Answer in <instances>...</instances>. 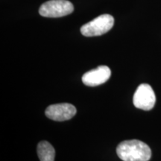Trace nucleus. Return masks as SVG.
Segmentation results:
<instances>
[{
  "mask_svg": "<svg viewBox=\"0 0 161 161\" xmlns=\"http://www.w3.org/2000/svg\"><path fill=\"white\" fill-rule=\"evenodd\" d=\"M116 153L123 161H148L152 157L149 146L137 140L120 142L116 148Z\"/></svg>",
  "mask_w": 161,
  "mask_h": 161,
  "instance_id": "obj_1",
  "label": "nucleus"
},
{
  "mask_svg": "<svg viewBox=\"0 0 161 161\" xmlns=\"http://www.w3.org/2000/svg\"><path fill=\"white\" fill-rule=\"evenodd\" d=\"M114 19L110 14H102L92 21L84 24L80 28V32L85 37H96L104 35L112 29Z\"/></svg>",
  "mask_w": 161,
  "mask_h": 161,
  "instance_id": "obj_2",
  "label": "nucleus"
},
{
  "mask_svg": "<svg viewBox=\"0 0 161 161\" xmlns=\"http://www.w3.org/2000/svg\"><path fill=\"white\" fill-rule=\"evenodd\" d=\"M74 6L67 0H49L43 3L39 9L40 14L45 17H60L70 14Z\"/></svg>",
  "mask_w": 161,
  "mask_h": 161,
  "instance_id": "obj_3",
  "label": "nucleus"
},
{
  "mask_svg": "<svg viewBox=\"0 0 161 161\" xmlns=\"http://www.w3.org/2000/svg\"><path fill=\"white\" fill-rule=\"evenodd\" d=\"M134 106L139 109L150 110L156 102L155 94L149 84H142L138 86L133 98Z\"/></svg>",
  "mask_w": 161,
  "mask_h": 161,
  "instance_id": "obj_4",
  "label": "nucleus"
},
{
  "mask_svg": "<svg viewBox=\"0 0 161 161\" xmlns=\"http://www.w3.org/2000/svg\"><path fill=\"white\" fill-rule=\"evenodd\" d=\"M45 114L50 119L62 122L73 117L76 114V108L69 103L52 104L46 108Z\"/></svg>",
  "mask_w": 161,
  "mask_h": 161,
  "instance_id": "obj_5",
  "label": "nucleus"
},
{
  "mask_svg": "<svg viewBox=\"0 0 161 161\" xmlns=\"http://www.w3.org/2000/svg\"><path fill=\"white\" fill-rule=\"evenodd\" d=\"M111 75V71L107 66H99L96 69L86 72L82 76V81L86 86H96L105 83Z\"/></svg>",
  "mask_w": 161,
  "mask_h": 161,
  "instance_id": "obj_6",
  "label": "nucleus"
},
{
  "mask_svg": "<svg viewBox=\"0 0 161 161\" xmlns=\"http://www.w3.org/2000/svg\"><path fill=\"white\" fill-rule=\"evenodd\" d=\"M37 154L40 161H54L55 151L47 141H42L37 146Z\"/></svg>",
  "mask_w": 161,
  "mask_h": 161,
  "instance_id": "obj_7",
  "label": "nucleus"
}]
</instances>
